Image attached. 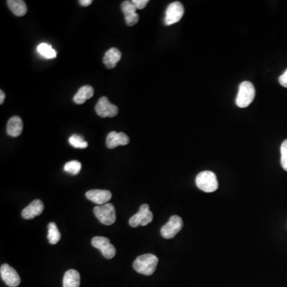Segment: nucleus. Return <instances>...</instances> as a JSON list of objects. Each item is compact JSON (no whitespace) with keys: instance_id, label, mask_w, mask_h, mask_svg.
I'll return each mask as SVG.
<instances>
[{"instance_id":"15","label":"nucleus","mask_w":287,"mask_h":287,"mask_svg":"<svg viewBox=\"0 0 287 287\" xmlns=\"http://www.w3.org/2000/svg\"><path fill=\"white\" fill-rule=\"evenodd\" d=\"M23 130H24V123L20 117L15 116L9 119L7 126H6V132L9 136L17 137L19 135H21Z\"/></svg>"},{"instance_id":"6","label":"nucleus","mask_w":287,"mask_h":287,"mask_svg":"<svg viewBox=\"0 0 287 287\" xmlns=\"http://www.w3.org/2000/svg\"><path fill=\"white\" fill-rule=\"evenodd\" d=\"M183 220L178 215L171 217L169 221L162 227L160 234L163 238L170 239L177 235L179 232L183 228Z\"/></svg>"},{"instance_id":"18","label":"nucleus","mask_w":287,"mask_h":287,"mask_svg":"<svg viewBox=\"0 0 287 287\" xmlns=\"http://www.w3.org/2000/svg\"><path fill=\"white\" fill-rule=\"evenodd\" d=\"M81 283V277L77 270H69L63 278V287H79Z\"/></svg>"},{"instance_id":"5","label":"nucleus","mask_w":287,"mask_h":287,"mask_svg":"<svg viewBox=\"0 0 287 287\" xmlns=\"http://www.w3.org/2000/svg\"><path fill=\"white\" fill-rule=\"evenodd\" d=\"M153 219V212L149 210V205L143 204L140 207L138 212L130 218V225L132 228H137L139 226L145 227L151 223Z\"/></svg>"},{"instance_id":"11","label":"nucleus","mask_w":287,"mask_h":287,"mask_svg":"<svg viewBox=\"0 0 287 287\" xmlns=\"http://www.w3.org/2000/svg\"><path fill=\"white\" fill-rule=\"evenodd\" d=\"M121 10L125 15V19L128 26H132L138 23L139 15L136 13L137 9L132 3V1H124L121 3Z\"/></svg>"},{"instance_id":"27","label":"nucleus","mask_w":287,"mask_h":287,"mask_svg":"<svg viewBox=\"0 0 287 287\" xmlns=\"http://www.w3.org/2000/svg\"><path fill=\"white\" fill-rule=\"evenodd\" d=\"M92 2H93L92 0H81V1H79V3L83 6H89V5L91 4Z\"/></svg>"},{"instance_id":"19","label":"nucleus","mask_w":287,"mask_h":287,"mask_svg":"<svg viewBox=\"0 0 287 287\" xmlns=\"http://www.w3.org/2000/svg\"><path fill=\"white\" fill-rule=\"evenodd\" d=\"M6 3L13 14L16 16L21 17L27 12V7L23 0H8Z\"/></svg>"},{"instance_id":"12","label":"nucleus","mask_w":287,"mask_h":287,"mask_svg":"<svg viewBox=\"0 0 287 287\" xmlns=\"http://www.w3.org/2000/svg\"><path fill=\"white\" fill-rule=\"evenodd\" d=\"M85 196L94 204L103 205L111 200L112 193L108 190L93 189L87 191Z\"/></svg>"},{"instance_id":"23","label":"nucleus","mask_w":287,"mask_h":287,"mask_svg":"<svg viewBox=\"0 0 287 287\" xmlns=\"http://www.w3.org/2000/svg\"><path fill=\"white\" fill-rule=\"evenodd\" d=\"M69 142H70V145L76 149H85L88 147V143L84 140L82 136L77 135V134L70 136Z\"/></svg>"},{"instance_id":"28","label":"nucleus","mask_w":287,"mask_h":287,"mask_svg":"<svg viewBox=\"0 0 287 287\" xmlns=\"http://www.w3.org/2000/svg\"><path fill=\"white\" fill-rule=\"evenodd\" d=\"M5 99V93L2 90H0V104H3Z\"/></svg>"},{"instance_id":"2","label":"nucleus","mask_w":287,"mask_h":287,"mask_svg":"<svg viewBox=\"0 0 287 287\" xmlns=\"http://www.w3.org/2000/svg\"><path fill=\"white\" fill-rule=\"evenodd\" d=\"M255 97V89L253 84L250 81H243L238 88L236 98V104L239 108H246L251 104Z\"/></svg>"},{"instance_id":"4","label":"nucleus","mask_w":287,"mask_h":287,"mask_svg":"<svg viewBox=\"0 0 287 287\" xmlns=\"http://www.w3.org/2000/svg\"><path fill=\"white\" fill-rule=\"evenodd\" d=\"M94 213L98 220L104 225H112L116 221V210L114 206L109 203L95 207Z\"/></svg>"},{"instance_id":"1","label":"nucleus","mask_w":287,"mask_h":287,"mask_svg":"<svg viewBox=\"0 0 287 287\" xmlns=\"http://www.w3.org/2000/svg\"><path fill=\"white\" fill-rule=\"evenodd\" d=\"M158 258L153 254H145L136 258L132 266L139 274L144 275H152L155 272L158 264Z\"/></svg>"},{"instance_id":"13","label":"nucleus","mask_w":287,"mask_h":287,"mask_svg":"<svg viewBox=\"0 0 287 287\" xmlns=\"http://www.w3.org/2000/svg\"><path fill=\"white\" fill-rule=\"evenodd\" d=\"M130 143L129 136L124 132H109L107 136L106 146L108 149H113L120 145H127Z\"/></svg>"},{"instance_id":"26","label":"nucleus","mask_w":287,"mask_h":287,"mask_svg":"<svg viewBox=\"0 0 287 287\" xmlns=\"http://www.w3.org/2000/svg\"><path fill=\"white\" fill-rule=\"evenodd\" d=\"M279 83L283 85V87L287 88V70L284 74L279 78Z\"/></svg>"},{"instance_id":"20","label":"nucleus","mask_w":287,"mask_h":287,"mask_svg":"<svg viewBox=\"0 0 287 287\" xmlns=\"http://www.w3.org/2000/svg\"><path fill=\"white\" fill-rule=\"evenodd\" d=\"M47 238L49 240L51 244H57V242H59L61 239V233L57 229V225L55 223L51 222L48 225V235H47Z\"/></svg>"},{"instance_id":"22","label":"nucleus","mask_w":287,"mask_h":287,"mask_svg":"<svg viewBox=\"0 0 287 287\" xmlns=\"http://www.w3.org/2000/svg\"><path fill=\"white\" fill-rule=\"evenodd\" d=\"M81 168V164L80 162L77 161V160H72V161L67 162L65 164L64 170L66 171V172H68L70 174L76 176L80 172Z\"/></svg>"},{"instance_id":"14","label":"nucleus","mask_w":287,"mask_h":287,"mask_svg":"<svg viewBox=\"0 0 287 287\" xmlns=\"http://www.w3.org/2000/svg\"><path fill=\"white\" fill-rule=\"evenodd\" d=\"M44 210V204L42 200H35L22 211V217L25 219H32L40 215Z\"/></svg>"},{"instance_id":"24","label":"nucleus","mask_w":287,"mask_h":287,"mask_svg":"<svg viewBox=\"0 0 287 287\" xmlns=\"http://www.w3.org/2000/svg\"><path fill=\"white\" fill-rule=\"evenodd\" d=\"M281 164L287 172V140H284L281 145Z\"/></svg>"},{"instance_id":"8","label":"nucleus","mask_w":287,"mask_h":287,"mask_svg":"<svg viewBox=\"0 0 287 287\" xmlns=\"http://www.w3.org/2000/svg\"><path fill=\"white\" fill-rule=\"evenodd\" d=\"M184 14V7L180 2H173L168 5L166 10L164 23L166 25L170 26L178 23Z\"/></svg>"},{"instance_id":"7","label":"nucleus","mask_w":287,"mask_h":287,"mask_svg":"<svg viewBox=\"0 0 287 287\" xmlns=\"http://www.w3.org/2000/svg\"><path fill=\"white\" fill-rule=\"evenodd\" d=\"M93 247L100 250L102 255L107 260H111L116 255V248L113 244H111L110 241L105 237L96 236L91 241Z\"/></svg>"},{"instance_id":"10","label":"nucleus","mask_w":287,"mask_h":287,"mask_svg":"<svg viewBox=\"0 0 287 287\" xmlns=\"http://www.w3.org/2000/svg\"><path fill=\"white\" fill-rule=\"evenodd\" d=\"M0 274L2 280L10 287H17L21 283V279L17 271L9 266L8 264H2L0 268Z\"/></svg>"},{"instance_id":"17","label":"nucleus","mask_w":287,"mask_h":287,"mask_svg":"<svg viewBox=\"0 0 287 287\" xmlns=\"http://www.w3.org/2000/svg\"><path fill=\"white\" fill-rule=\"evenodd\" d=\"M94 90L90 85H84L79 89L78 91L74 97V102L78 104H81L85 103L88 99L94 96Z\"/></svg>"},{"instance_id":"25","label":"nucleus","mask_w":287,"mask_h":287,"mask_svg":"<svg viewBox=\"0 0 287 287\" xmlns=\"http://www.w3.org/2000/svg\"><path fill=\"white\" fill-rule=\"evenodd\" d=\"M132 2L136 6V9L141 10V9L145 8L147 4L149 3V0H132Z\"/></svg>"},{"instance_id":"9","label":"nucleus","mask_w":287,"mask_h":287,"mask_svg":"<svg viewBox=\"0 0 287 287\" xmlns=\"http://www.w3.org/2000/svg\"><path fill=\"white\" fill-rule=\"evenodd\" d=\"M95 111L98 116L103 118L113 117L118 113V108L110 103L106 97H102L96 104Z\"/></svg>"},{"instance_id":"3","label":"nucleus","mask_w":287,"mask_h":287,"mask_svg":"<svg viewBox=\"0 0 287 287\" xmlns=\"http://www.w3.org/2000/svg\"><path fill=\"white\" fill-rule=\"evenodd\" d=\"M196 183L199 189L205 192H213L216 191L219 187L216 176L210 171H204L198 174Z\"/></svg>"},{"instance_id":"21","label":"nucleus","mask_w":287,"mask_h":287,"mask_svg":"<svg viewBox=\"0 0 287 287\" xmlns=\"http://www.w3.org/2000/svg\"><path fill=\"white\" fill-rule=\"evenodd\" d=\"M38 53L46 58H54L57 56L55 50H53L51 45L47 43H41L37 48Z\"/></svg>"},{"instance_id":"16","label":"nucleus","mask_w":287,"mask_h":287,"mask_svg":"<svg viewBox=\"0 0 287 287\" xmlns=\"http://www.w3.org/2000/svg\"><path fill=\"white\" fill-rule=\"evenodd\" d=\"M121 58V51L117 48H111L106 53H104L103 57V62L108 69L114 68L117 62H119Z\"/></svg>"}]
</instances>
